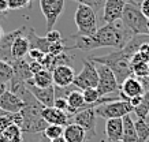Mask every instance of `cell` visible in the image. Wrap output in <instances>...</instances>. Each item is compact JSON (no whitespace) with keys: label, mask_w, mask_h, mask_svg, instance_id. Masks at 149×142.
<instances>
[{"label":"cell","mask_w":149,"mask_h":142,"mask_svg":"<svg viewBox=\"0 0 149 142\" xmlns=\"http://www.w3.org/2000/svg\"><path fill=\"white\" fill-rule=\"evenodd\" d=\"M133 36L134 34L119 19V21H115L112 23H105L103 28L97 29L95 36L92 37H84V36L74 34L71 38H74L75 42L71 46H66V51H70V49L93 51V49H97V48L122 49Z\"/></svg>","instance_id":"obj_1"},{"label":"cell","mask_w":149,"mask_h":142,"mask_svg":"<svg viewBox=\"0 0 149 142\" xmlns=\"http://www.w3.org/2000/svg\"><path fill=\"white\" fill-rule=\"evenodd\" d=\"M131 57L127 52H125L123 49H116L107 53L103 56H91L89 59L95 63H101L104 66H107L111 69V71L113 73L115 78L118 81V85L120 86L122 82L126 78L133 75V70H131Z\"/></svg>","instance_id":"obj_2"},{"label":"cell","mask_w":149,"mask_h":142,"mask_svg":"<svg viewBox=\"0 0 149 142\" xmlns=\"http://www.w3.org/2000/svg\"><path fill=\"white\" fill-rule=\"evenodd\" d=\"M45 107L41 105L37 100H33L30 103L25 104L22 109L19 111L22 115V126L21 130L22 133H29V134H36V133H42L45 127L48 126L44 118H42V109Z\"/></svg>","instance_id":"obj_3"},{"label":"cell","mask_w":149,"mask_h":142,"mask_svg":"<svg viewBox=\"0 0 149 142\" xmlns=\"http://www.w3.org/2000/svg\"><path fill=\"white\" fill-rule=\"evenodd\" d=\"M120 21L133 34H149L148 19L141 12L140 3L137 1H129L125 4Z\"/></svg>","instance_id":"obj_4"},{"label":"cell","mask_w":149,"mask_h":142,"mask_svg":"<svg viewBox=\"0 0 149 142\" xmlns=\"http://www.w3.org/2000/svg\"><path fill=\"white\" fill-rule=\"evenodd\" d=\"M74 21L77 25V36L92 37L97 32V17L96 11L91 7L84 4H79L75 10Z\"/></svg>","instance_id":"obj_5"},{"label":"cell","mask_w":149,"mask_h":142,"mask_svg":"<svg viewBox=\"0 0 149 142\" xmlns=\"http://www.w3.org/2000/svg\"><path fill=\"white\" fill-rule=\"evenodd\" d=\"M82 64L84 66H82L81 73L75 74L72 85L79 90H85V89H89V87H97L99 74H97V70H96V63L88 57V59H84Z\"/></svg>","instance_id":"obj_6"},{"label":"cell","mask_w":149,"mask_h":142,"mask_svg":"<svg viewBox=\"0 0 149 142\" xmlns=\"http://www.w3.org/2000/svg\"><path fill=\"white\" fill-rule=\"evenodd\" d=\"M134 109L130 105L129 101L125 100H115V101H109L105 104L96 107V115L103 118V119H118V118H123Z\"/></svg>","instance_id":"obj_7"},{"label":"cell","mask_w":149,"mask_h":142,"mask_svg":"<svg viewBox=\"0 0 149 142\" xmlns=\"http://www.w3.org/2000/svg\"><path fill=\"white\" fill-rule=\"evenodd\" d=\"M96 70H97V74H99V83H97L96 89H97L100 97L109 96V94L119 90L118 81L109 67H107V66H104L101 63H96Z\"/></svg>","instance_id":"obj_8"},{"label":"cell","mask_w":149,"mask_h":142,"mask_svg":"<svg viewBox=\"0 0 149 142\" xmlns=\"http://www.w3.org/2000/svg\"><path fill=\"white\" fill-rule=\"evenodd\" d=\"M66 0H40L41 12L45 18L47 32L52 30L55 23L58 22L60 14L63 12Z\"/></svg>","instance_id":"obj_9"},{"label":"cell","mask_w":149,"mask_h":142,"mask_svg":"<svg viewBox=\"0 0 149 142\" xmlns=\"http://www.w3.org/2000/svg\"><path fill=\"white\" fill-rule=\"evenodd\" d=\"M96 122H97V115L95 108L84 109L70 118V123H75L85 130L86 141H91L96 137Z\"/></svg>","instance_id":"obj_10"},{"label":"cell","mask_w":149,"mask_h":142,"mask_svg":"<svg viewBox=\"0 0 149 142\" xmlns=\"http://www.w3.org/2000/svg\"><path fill=\"white\" fill-rule=\"evenodd\" d=\"M144 93H145V89L142 86V83L134 75L126 78L122 82V85L119 86V97H120V100H125V101H129L131 97L142 96Z\"/></svg>","instance_id":"obj_11"},{"label":"cell","mask_w":149,"mask_h":142,"mask_svg":"<svg viewBox=\"0 0 149 142\" xmlns=\"http://www.w3.org/2000/svg\"><path fill=\"white\" fill-rule=\"evenodd\" d=\"M51 73H52V79H54V86L58 87L70 86L72 85V81L75 78V71L70 64L56 66Z\"/></svg>","instance_id":"obj_12"},{"label":"cell","mask_w":149,"mask_h":142,"mask_svg":"<svg viewBox=\"0 0 149 142\" xmlns=\"http://www.w3.org/2000/svg\"><path fill=\"white\" fill-rule=\"evenodd\" d=\"M26 87L29 89V92L32 93L34 98H36L41 105L44 107H54L55 103V86L49 87H37L29 81L25 82Z\"/></svg>","instance_id":"obj_13"},{"label":"cell","mask_w":149,"mask_h":142,"mask_svg":"<svg viewBox=\"0 0 149 142\" xmlns=\"http://www.w3.org/2000/svg\"><path fill=\"white\" fill-rule=\"evenodd\" d=\"M125 0H105L103 7V21L105 23H112L122 18V12L125 8Z\"/></svg>","instance_id":"obj_14"},{"label":"cell","mask_w":149,"mask_h":142,"mask_svg":"<svg viewBox=\"0 0 149 142\" xmlns=\"http://www.w3.org/2000/svg\"><path fill=\"white\" fill-rule=\"evenodd\" d=\"M23 30H25V28H19L17 30L3 34L1 40H0V59L1 60H4L7 63H11L14 60L13 55H11V46H13L14 40L18 36L23 34Z\"/></svg>","instance_id":"obj_15"},{"label":"cell","mask_w":149,"mask_h":142,"mask_svg":"<svg viewBox=\"0 0 149 142\" xmlns=\"http://www.w3.org/2000/svg\"><path fill=\"white\" fill-rule=\"evenodd\" d=\"M23 107H25V103H23L17 94H14L13 92H10L8 89L0 96V109L7 112V114L19 112Z\"/></svg>","instance_id":"obj_16"},{"label":"cell","mask_w":149,"mask_h":142,"mask_svg":"<svg viewBox=\"0 0 149 142\" xmlns=\"http://www.w3.org/2000/svg\"><path fill=\"white\" fill-rule=\"evenodd\" d=\"M42 118L48 124H58V126H67L70 123V115L64 111H60L55 107H45L42 112Z\"/></svg>","instance_id":"obj_17"},{"label":"cell","mask_w":149,"mask_h":142,"mask_svg":"<svg viewBox=\"0 0 149 142\" xmlns=\"http://www.w3.org/2000/svg\"><path fill=\"white\" fill-rule=\"evenodd\" d=\"M10 64L13 69V78H17L23 82L33 78V74L29 67V62H26L25 59H15Z\"/></svg>","instance_id":"obj_18"},{"label":"cell","mask_w":149,"mask_h":142,"mask_svg":"<svg viewBox=\"0 0 149 142\" xmlns=\"http://www.w3.org/2000/svg\"><path fill=\"white\" fill-rule=\"evenodd\" d=\"M105 135L111 141H122L123 135V119H107L105 122Z\"/></svg>","instance_id":"obj_19"},{"label":"cell","mask_w":149,"mask_h":142,"mask_svg":"<svg viewBox=\"0 0 149 142\" xmlns=\"http://www.w3.org/2000/svg\"><path fill=\"white\" fill-rule=\"evenodd\" d=\"M63 138L66 142H85L86 133L81 126L75 123H68L67 126H64Z\"/></svg>","instance_id":"obj_20"},{"label":"cell","mask_w":149,"mask_h":142,"mask_svg":"<svg viewBox=\"0 0 149 142\" xmlns=\"http://www.w3.org/2000/svg\"><path fill=\"white\" fill-rule=\"evenodd\" d=\"M25 36L29 40V45L30 48H34V49H40L41 52L44 53H48L49 51V42L47 41L45 37H38L34 32V29L32 28H25Z\"/></svg>","instance_id":"obj_21"},{"label":"cell","mask_w":149,"mask_h":142,"mask_svg":"<svg viewBox=\"0 0 149 142\" xmlns=\"http://www.w3.org/2000/svg\"><path fill=\"white\" fill-rule=\"evenodd\" d=\"M29 49H30V45H29V40L25 36V30H23V34L18 36L13 42V46H11V55H13L14 60L15 59H23L25 56L29 53Z\"/></svg>","instance_id":"obj_22"},{"label":"cell","mask_w":149,"mask_h":142,"mask_svg":"<svg viewBox=\"0 0 149 142\" xmlns=\"http://www.w3.org/2000/svg\"><path fill=\"white\" fill-rule=\"evenodd\" d=\"M123 135L120 142H140L134 127V120H131L130 115L123 116Z\"/></svg>","instance_id":"obj_23"},{"label":"cell","mask_w":149,"mask_h":142,"mask_svg":"<svg viewBox=\"0 0 149 142\" xmlns=\"http://www.w3.org/2000/svg\"><path fill=\"white\" fill-rule=\"evenodd\" d=\"M29 82L33 83L37 87H49L54 86V79H52V73L48 70H41L40 73L33 75L32 79H29Z\"/></svg>","instance_id":"obj_24"},{"label":"cell","mask_w":149,"mask_h":142,"mask_svg":"<svg viewBox=\"0 0 149 142\" xmlns=\"http://www.w3.org/2000/svg\"><path fill=\"white\" fill-rule=\"evenodd\" d=\"M134 127H136V133L140 142H148L149 138V123L146 119H137L134 122Z\"/></svg>","instance_id":"obj_25"},{"label":"cell","mask_w":149,"mask_h":142,"mask_svg":"<svg viewBox=\"0 0 149 142\" xmlns=\"http://www.w3.org/2000/svg\"><path fill=\"white\" fill-rule=\"evenodd\" d=\"M1 135H4L10 142H22L23 141V137H22V130L19 126L17 124L11 123L8 127L4 130V133L1 134Z\"/></svg>","instance_id":"obj_26"},{"label":"cell","mask_w":149,"mask_h":142,"mask_svg":"<svg viewBox=\"0 0 149 142\" xmlns=\"http://www.w3.org/2000/svg\"><path fill=\"white\" fill-rule=\"evenodd\" d=\"M134 114H136L137 119H146L148 116V111H149V89L145 90V93L142 94V101L138 107L134 108Z\"/></svg>","instance_id":"obj_27"},{"label":"cell","mask_w":149,"mask_h":142,"mask_svg":"<svg viewBox=\"0 0 149 142\" xmlns=\"http://www.w3.org/2000/svg\"><path fill=\"white\" fill-rule=\"evenodd\" d=\"M63 130L64 127L63 126H58V124H48L45 127V130L42 131V135L47 138V139H55V138L58 137H62L63 135Z\"/></svg>","instance_id":"obj_28"},{"label":"cell","mask_w":149,"mask_h":142,"mask_svg":"<svg viewBox=\"0 0 149 142\" xmlns=\"http://www.w3.org/2000/svg\"><path fill=\"white\" fill-rule=\"evenodd\" d=\"M13 78V69L11 64L0 59V82L8 83Z\"/></svg>","instance_id":"obj_29"},{"label":"cell","mask_w":149,"mask_h":142,"mask_svg":"<svg viewBox=\"0 0 149 142\" xmlns=\"http://www.w3.org/2000/svg\"><path fill=\"white\" fill-rule=\"evenodd\" d=\"M74 1H77L79 4L88 6V7H91V8L95 10V11L103 10L104 4H105V0H74Z\"/></svg>","instance_id":"obj_30"},{"label":"cell","mask_w":149,"mask_h":142,"mask_svg":"<svg viewBox=\"0 0 149 142\" xmlns=\"http://www.w3.org/2000/svg\"><path fill=\"white\" fill-rule=\"evenodd\" d=\"M8 1V10H21V8H25L27 6H30L33 0H7Z\"/></svg>","instance_id":"obj_31"},{"label":"cell","mask_w":149,"mask_h":142,"mask_svg":"<svg viewBox=\"0 0 149 142\" xmlns=\"http://www.w3.org/2000/svg\"><path fill=\"white\" fill-rule=\"evenodd\" d=\"M63 52H66V45L63 44V40L59 42H54V44L49 45V51H48L49 55L58 56V55H60V53H63Z\"/></svg>","instance_id":"obj_32"},{"label":"cell","mask_w":149,"mask_h":142,"mask_svg":"<svg viewBox=\"0 0 149 142\" xmlns=\"http://www.w3.org/2000/svg\"><path fill=\"white\" fill-rule=\"evenodd\" d=\"M45 38H47V41L49 42V44L59 42V41H62V40H63V38H62L60 32H59V30H56V29H52V30H49V32H47Z\"/></svg>","instance_id":"obj_33"},{"label":"cell","mask_w":149,"mask_h":142,"mask_svg":"<svg viewBox=\"0 0 149 142\" xmlns=\"http://www.w3.org/2000/svg\"><path fill=\"white\" fill-rule=\"evenodd\" d=\"M11 123H13V119H11V114L0 115V135L4 133V130L8 127Z\"/></svg>","instance_id":"obj_34"},{"label":"cell","mask_w":149,"mask_h":142,"mask_svg":"<svg viewBox=\"0 0 149 142\" xmlns=\"http://www.w3.org/2000/svg\"><path fill=\"white\" fill-rule=\"evenodd\" d=\"M47 53H44V52H41L40 49H34V48H30L29 49V53H27V56L30 57L32 60H37V62H41L42 60V57L45 56Z\"/></svg>","instance_id":"obj_35"},{"label":"cell","mask_w":149,"mask_h":142,"mask_svg":"<svg viewBox=\"0 0 149 142\" xmlns=\"http://www.w3.org/2000/svg\"><path fill=\"white\" fill-rule=\"evenodd\" d=\"M138 53H140V56L142 57V60H145V62L149 63V42L141 45V48L138 49Z\"/></svg>","instance_id":"obj_36"},{"label":"cell","mask_w":149,"mask_h":142,"mask_svg":"<svg viewBox=\"0 0 149 142\" xmlns=\"http://www.w3.org/2000/svg\"><path fill=\"white\" fill-rule=\"evenodd\" d=\"M29 67H30V71H32L33 75L37 73H40L41 70H44L42 64H41L40 62H37V60H30V62H29Z\"/></svg>","instance_id":"obj_37"},{"label":"cell","mask_w":149,"mask_h":142,"mask_svg":"<svg viewBox=\"0 0 149 142\" xmlns=\"http://www.w3.org/2000/svg\"><path fill=\"white\" fill-rule=\"evenodd\" d=\"M54 107L55 108H58V109L66 112V109H67V107H68L67 105V100H66V98H55Z\"/></svg>","instance_id":"obj_38"},{"label":"cell","mask_w":149,"mask_h":142,"mask_svg":"<svg viewBox=\"0 0 149 142\" xmlns=\"http://www.w3.org/2000/svg\"><path fill=\"white\" fill-rule=\"evenodd\" d=\"M140 8L141 12L144 14V17L149 21V0H142L140 3Z\"/></svg>","instance_id":"obj_39"},{"label":"cell","mask_w":149,"mask_h":142,"mask_svg":"<svg viewBox=\"0 0 149 142\" xmlns=\"http://www.w3.org/2000/svg\"><path fill=\"white\" fill-rule=\"evenodd\" d=\"M141 101H142V96H136V97H131L129 100V103H130V105L133 108H136V107H138L141 104Z\"/></svg>","instance_id":"obj_40"},{"label":"cell","mask_w":149,"mask_h":142,"mask_svg":"<svg viewBox=\"0 0 149 142\" xmlns=\"http://www.w3.org/2000/svg\"><path fill=\"white\" fill-rule=\"evenodd\" d=\"M8 11V1L7 0H0V14Z\"/></svg>","instance_id":"obj_41"},{"label":"cell","mask_w":149,"mask_h":142,"mask_svg":"<svg viewBox=\"0 0 149 142\" xmlns=\"http://www.w3.org/2000/svg\"><path fill=\"white\" fill-rule=\"evenodd\" d=\"M7 89H8V83L0 82V96H1V94H3V93H4Z\"/></svg>","instance_id":"obj_42"},{"label":"cell","mask_w":149,"mask_h":142,"mask_svg":"<svg viewBox=\"0 0 149 142\" xmlns=\"http://www.w3.org/2000/svg\"><path fill=\"white\" fill-rule=\"evenodd\" d=\"M49 142H66V139H64V138H63V135H62V137L55 138V139H52V141H49Z\"/></svg>","instance_id":"obj_43"},{"label":"cell","mask_w":149,"mask_h":142,"mask_svg":"<svg viewBox=\"0 0 149 142\" xmlns=\"http://www.w3.org/2000/svg\"><path fill=\"white\" fill-rule=\"evenodd\" d=\"M0 142H10V141L4 137V135H0Z\"/></svg>","instance_id":"obj_44"},{"label":"cell","mask_w":149,"mask_h":142,"mask_svg":"<svg viewBox=\"0 0 149 142\" xmlns=\"http://www.w3.org/2000/svg\"><path fill=\"white\" fill-rule=\"evenodd\" d=\"M38 142H49V139H47V138L42 135V137L40 138V141H38Z\"/></svg>","instance_id":"obj_45"},{"label":"cell","mask_w":149,"mask_h":142,"mask_svg":"<svg viewBox=\"0 0 149 142\" xmlns=\"http://www.w3.org/2000/svg\"><path fill=\"white\" fill-rule=\"evenodd\" d=\"M3 34H4V32H3V28L0 26V40H1V37H3Z\"/></svg>","instance_id":"obj_46"},{"label":"cell","mask_w":149,"mask_h":142,"mask_svg":"<svg viewBox=\"0 0 149 142\" xmlns=\"http://www.w3.org/2000/svg\"><path fill=\"white\" fill-rule=\"evenodd\" d=\"M103 142H120V141H111V139H104Z\"/></svg>","instance_id":"obj_47"},{"label":"cell","mask_w":149,"mask_h":142,"mask_svg":"<svg viewBox=\"0 0 149 142\" xmlns=\"http://www.w3.org/2000/svg\"><path fill=\"white\" fill-rule=\"evenodd\" d=\"M126 3H129V1H136V0H125Z\"/></svg>","instance_id":"obj_48"},{"label":"cell","mask_w":149,"mask_h":142,"mask_svg":"<svg viewBox=\"0 0 149 142\" xmlns=\"http://www.w3.org/2000/svg\"><path fill=\"white\" fill-rule=\"evenodd\" d=\"M148 77H149V63H148Z\"/></svg>","instance_id":"obj_49"},{"label":"cell","mask_w":149,"mask_h":142,"mask_svg":"<svg viewBox=\"0 0 149 142\" xmlns=\"http://www.w3.org/2000/svg\"><path fill=\"white\" fill-rule=\"evenodd\" d=\"M148 33H149V21H148Z\"/></svg>","instance_id":"obj_50"},{"label":"cell","mask_w":149,"mask_h":142,"mask_svg":"<svg viewBox=\"0 0 149 142\" xmlns=\"http://www.w3.org/2000/svg\"><path fill=\"white\" fill-rule=\"evenodd\" d=\"M148 116H149V111H148Z\"/></svg>","instance_id":"obj_51"}]
</instances>
